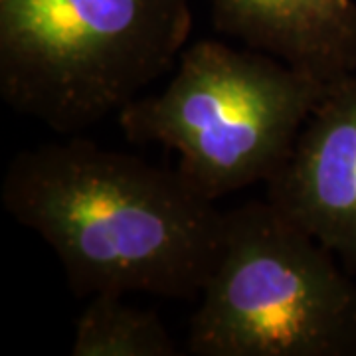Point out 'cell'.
Segmentation results:
<instances>
[{"label":"cell","instance_id":"obj_1","mask_svg":"<svg viewBox=\"0 0 356 356\" xmlns=\"http://www.w3.org/2000/svg\"><path fill=\"white\" fill-rule=\"evenodd\" d=\"M4 210L50 243L70 289L200 295L216 264L224 210L180 170L93 140H51L14 156Z\"/></svg>","mask_w":356,"mask_h":356},{"label":"cell","instance_id":"obj_2","mask_svg":"<svg viewBox=\"0 0 356 356\" xmlns=\"http://www.w3.org/2000/svg\"><path fill=\"white\" fill-rule=\"evenodd\" d=\"M191 30V0H0V97L74 135L140 97Z\"/></svg>","mask_w":356,"mask_h":356},{"label":"cell","instance_id":"obj_3","mask_svg":"<svg viewBox=\"0 0 356 356\" xmlns=\"http://www.w3.org/2000/svg\"><path fill=\"white\" fill-rule=\"evenodd\" d=\"M325 86L264 51L198 40L170 83L129 103L117 121L131 143L177 151L178 170L216 202L271 178Z\"/></svg>","mask_w":356,"mask_h":356},{"label":"cell","instance_id":"obj_4","mask_svg":"<svg viewBox=\"0 0 356 356\" xmlns=\"http://www.w3.org/2000/svg\"><path fill=\"white\" fill-rule=\"evenodd\" d=\"M188 331L194 356H356V285L269 200L224 212Z\"/></svg>","mask_w":356,"mask_h":356},{"label":"cell","instance_id":"obj_5","mask_svg":"<svg viewBox=\"0 0 356 356\" xmlns=\"http://www.w3.org/2000/svg\"><path fill=\"white\" fill-rule=\"evenodd\" d=\"M266 184L267 200L355 273V74L325 86L291 151Z\"/></svg>","mask_w":356,"mask_h":356},{"label":"cell","instance_id":"obj_6","mask_svg":"<svg viewBox=\"0 0 356 356\" xmlns=\"http://www.w3.org/2000/svg\"><path fill=\"white\" fill-rule=\"evenodd\" d=\"M212 24L323 83L356 72L355 0H212Z\"/></svg>","mask_w":356,"mask_h":356},{"label":"cell","instance_id":"obj_7","mask_svg":"<svg viewBox=\"0 0 356 356\" xmlns=\"http://www.w3.org/2000/svg\"><path fill=\"white\" fill-rule=\"evenodd\" d=\"M72 356H177V341L161 317L129 305L119 293H95L77 317Z\"/></svg>","mask_w":356,"mask_h":356}]
</instances>
